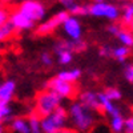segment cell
I'll return each instance as SVG.
<instances>
[{"label":"cell","mask_w":133,"mask_h":133,"mask_svg":"<svg viewBox=\"0 0 133 133\" xmlns=\"http://www.w3.org/2000/svg\"><path fill=\"white\" fill-rule=\"evenodd\" d=\"M68 109V121L75 132H89L96 124V112L83 105L79 100L72 101Z\"/></svg>","instance_id":"1"},{"label":"cell","mask_w":133,"mask_h":133,"mask_svg":"<svg viewBox=\"0 0 133 133\" xmlns=\"http://www.w3.org/2000/svg\"><path fill=\"white\" fill-rule=\"evenodd\" d=\"M68 124V109L59 105L52 113L41 117V132L44 133H64L75 132L73 129L66 128Z\"/></svg>","instance_id":"2"},{"label":"cell","mask_w":133,"mask_h":133,"mask_svg":"<svg viewBox=\"0 0 133 133\" xmlns=\"http://www.w3.org/2000/svg\"><path fill=\"white\" fill-rule=\"evenodd\" d=\"M61 103H63V98L57 93L45 88V89H43L41 92L37 93L36 100H35V109L33 110L40 117H44L52 113L59 105H61Z\"/></svg>","instance_id":"3"},{"label":"cell","mask_w":133,"mask_h":133,"mask_svg":"<svg viewBox=\"0 0 133 133\" xmlns=\"http://www.w3.org/2000/svg\"><path fill=\"white\" fill-rule=\"evenodd\" d=\"M88 7V15L93 17H101L107 19L109 21H117L120 19V7L116 5L109 0H103V2H92L87 4Z\"/></svg>","instance_id":"4"},{"label":"cell","mask_w":133,"mask_h":133,"mask_svg":"<svg viewBox=\"0 0 133 133\" xmlns=\"http://www.w3.org/2000/svg\"><path fill=\"white\" fill-rule=\"evenodd\" d=\"M68 16H69L68 11L63 9V11L56 12L55 15H52L51 17L45 19L44 21L41 20L40 23L33 28V29H35V35L36 36H49V35H52V33L56 31L57 28L61 27L63 21Z\"/></svg>","instance_id":"5"},{"label":"cell","mask_w":133,"mask_h":133,"mask_svg":"<svg viewBox=\"0 0 133 133\" xmlns=\"http://www.w3.org/2000/svg\"><path fill=\"white\" fill-rule=\"evenodd\" d=\"M17 9L25 16H28L31 20H33L36 24L44 20L47 16V7L40 0H23L17 5Z\"/></svg>","instance_id":"6"},{"label":"cell","mask_w":133,"mask_h":133,"mask_svg":"<svg viewBox=\"0 0 133 133\" xmlns=\"http://www.w3.org/2000/svg\"><path fill=\"white\" fill-rule=\"evenodd\" d=\"M45 88L53 91L55 93H57L63 100H72L77 95V89H76L75 83L65 81V80L60 79L59 76H55L52 79H49L45 83Z\"/></svg>","instance_id":"7"},{"label":"cell","mask_w":133,"mask_h":133,"mask_svg":"<svg viewBox=\"0 0 133 133\" xmlns=\"http://www.w3.org/2000/svg\"><path fill=\"white\" fill-rule=\"evenodd\" d=\"M60 28H61L63 33L66 36V39H71V40L83 39V25L77 16L69 15L63 21Z\"/></svg>","instance_id":"8"},{"label":"cell","mask_w":133,"mask_h":133,"mask_svg":"<svg viewBox=\"0 0 133 133\" xmlns=\"http://www.w3.org/2000/svg\"><path fill=\"white\" fill-rule=\"evenodd\" d=\"M8 21L12 27L15 28V32H25V31H31L36 27V23L33 20H31L28 16H25L23 12L16 8L14 9L12 12H9V17H8Z\"/></svg>","instance_id":"9"},{"label":"cell","mask_w":133,"mask_h":133,"mask_svg":"<svg viewBox=\"0 0 133 133\" xmlns=\"http://www.w3.org/2000/svg\"><path fill=\"white\" fill-rule=\"evenodd\" d=\"M98 96V103H100V112H103L108 117H113V116H120L123 115L121 109L116 105V101L109 100L104 92H97Z\"/></svg>","instance_id":"10"},{"label":"cell","mask_w":133,"mask_h":133,"mask_svg":"<svg viewBox=\"0 0 133 133\" xmlns=\"http://www.w3.org/2000/svg\"><path fill=\"white\" fill-rule=\"evenodd\" d=\"M77 100L85 107H88L89 109L95 110V112H100V103H98V96H97V92L95 91H83L79 93L77 96Z\"/></svg>","instance_id":"11"},{"label":"cell","mask_w":133,"mask_h":133,"mask_svg":"<svg viewBox=\"0 0 133 133\" xmlns=\"http://www.w3.org/2000/svg\"><path fill=\"white\" fill-rule=\"evenodd\" d=\"M16 93V83L14 80H4L0 83V101L11 103Z\"/></svg>","instance_id":"12"},{"label":"cell","mask_w":133,"mask_h":133,"mask_svg":"<svg viewBox=\"0 0 133 133\" xmlns=\"http://www.w3.org/2000/svg\"><path fill=\"white\" fill-rule=\"evenodd\" d=\"M53 53H55V56L57 59V63L60 65H69L73 61L75 53L71 52L69 49H65V48L60 47L57 43L53 44Z\"/></svg>","instance_id":"13"},{"label":"cell","mask_w":133,"mask_h":133,"mask_svg":"<svg viewBox=\"0 0 133 133\" xmlns=\"http://www.w3.org/2000/svg\"><path fill=\"white\" fill-rule=\"evenodd\" d=\"M8 130L15 133H31L28 121L24 117H14L8 121Z\"/></svg>","instance_id":"14"},{"label":"cell","mask_w":133,"mask_h":133,"mask_svg":"<svg viewBox=\"0 0 133 133\" xmlns=\"http://www.w3.org/2000/svg\"><path fill=\"white\" fill-rule=\"evenodd\" d=\"M121 24L124 27H129L133 21V4L130 2H124L120 7V19Z\"/></svg>","instance_id":"15"},{"label":"cell","mask_w":133,"mask_h":133,"mask_svg":"<svg viewBox=\"0 0 133 133\" xmlns=\"http://www.w3.org/2000/svg\"><path fill=\"white\" fill-rule=\"evenodd\" d=\"M56 76H59L60 79L65 80V81H69V83H77L81 76H83V72L80 68H69V69H64V71H60Z\"/></svg>","instance_id":"16"},{"label":"cell","mask_w":133,"mask_h":133,"mask_svg":"<svg viewBox=\"0 0 133 133\" xmlns=\"http://www.w3.org/2000/svg\"><path fill=\"white\" fill-rule=\"evenodd\" d=\"M129 55H130V48L123 45V44L112 48V57L116 59L118 63H125V60L129 57Z\"/></svg>","instance_id":"17"},{"label":"cell","mask_w":133,"mask_h":133,"mask_svg":"<svg viewBox=\"0 0 133 133\" xmlns=\"http://www.w3.org/2000/svg\"><path fill=\"white\" fill-rule=\"evenodd\" d=\"M116 37H117V40H118L120 44L127 45L129 48H133V32L128 27L127 28H121L120 32L116 35Z\"/></svg>","instance_id":"18"},{"label":"cell","mask_w":133,"mask_h":133,"mask_svg":"<svg viewBox=\"0 0 133 133\" xmlns=\"http://www.w3.org/2000/svg\"><path fill=\"white\" fill-rule=\"evenodd\" d=\"M28 125L31 129V133H41V117L33 110L27 117Z\"/></svg>","instance_id":"19"},{"label":"cell","mask_w":133,"mask_h":133,"mask_svg":"<svg viewBox=\"0 0 133 133\" xmlns=\"http://www.w3.org/2000/svg\"><path fill=\"white\" fill-rule=\"evenodd\" d=\"M124 125H125V118L123 115L120 116H113L109 120V129L113 133H121L124 132Z\"/></svg>","instance_id":"20"},{"label":"cell","mask_w":133,"mask_h":133,"mask_svg":"<svg viewBox=\"0 0 133 133\" xmlns=\"http://www.w3.org/2000/svg\"><path fill=\"white\" fill-rule=\"evenodd\" d=\"M14 35H15V28L12 27V24L9 21H7V23H4L0 27V43H4V41L9 40Z\"/></svg>","instance_id":"21"},{"label":"cell","mask_w":133,"mask_h":133,"mask_svg":"<svg viewBox=\"0 0 133 133\" xmlns=\"http://www.w3.org/2000/svg\"><path fill=\"white\" fill-rule=\"evenodd\" d=\"M11 103L0 101V123H8L11 120L12 115V107L9 105Z\"/></svg>","instance_id":"22"},{"label":"cell","mask_w":133,"mask_h":133,"mask_svg":"<svg viewBox=\"0 0 133 133\" xmlns=\"http://www.w3.org/2000/svg\"><path fill=\"white\" fill-rule=\"evenodd\" d=\"M68 14H69V15H73V16H77V17L85 16V15H88V7H87V4L76 3V4L68 11Z\"/></svg>","instance_id":"23"},{"label":"cell","mask_w":133,"mask_h":133,"mask_svg":"<svg viewBox=\"0 0 133 133\" xmlns=\"http://www.w3.org/2000/svg\"><path fill=\"white\" fill-rule=\"evenodd\" d=\"M104 93H105V96L109 100H112V101H120L121 97H123L121 91L118 89V88H116V87H108L107 89L104 91Z\"/></svg>","instance_id":"24"},{"label":"cell","mask_w":133,"mask_h":133,"mask_svg":"<svg viewBox=\"0 0 133 133\" xmlns=\"http://www.w3.org/2000/svg\"><path fill=\"white\" fill-rule=\"evenodd\" d=\"M40 61L44 66H51L53 65V55L51 52H47V51H44L41 52L40 55Z\"/></svg>","instance_id":"25"},{"label":"cell","mask_w":133,"mask_h":133,"mask_svg":"<svg viewBox=\"0 0 133 133\" xmlns=\"http://www.w3.org/2000/svg\"><path fill=\"white\" fill-rule=\"evenodd\" d=\"M120 29H121V25L117 23V21H110V24L107 27V32L109 33V35L115 36V37H116L117 33L120 32Z\"/></svg>","instance_id":"26"},{"label":"cell","mask_w":133,"mask_h":133,"mask_svg":"<svg viewBox=\"0 0 133 133\" xmlns=\"http://www.w3.org/2000/svg\"><path fill=\"white\" fill-rule=\"evenodd\" d=\"M112 45H107V44H104V45H101L98 48V55L101 57H112Z\"/></svg>","instance_id":"27"},{"label":"cell","mask_w":133,"mask_h":133,"mask_svg":"<svg viewBox=\"0 0 133 133\" xmlns=\"http://www.w3.org/2000/svg\"><path fill=\"white\" fill-rule=\"evenodd\" d=\"M124 77L125 80L133 85V64H128L124 68Z\"/></svg>","instance_id":"28"},{"label":"cell","mask_w":133,"mask_h":133,"mask_svg":"<svg viewBox=\"0 0 133 133\" xmlns=\"http://www.w3.org/2000/svg\"><path fill=\"white\" fill-rule=\"evenodd\" d=\"M8 17H9V11H8V8L0 4V27H2L4 23H7Z\"/></svg>","instance_id":"29"},{"label":"cell","mask_w":133,"mask_h":133,"mask_svg":"<svg viewBox=\"0 0 133 133\" xmlns=\"http://www.w3.org/2000/svg\"><path fill=\"white\" fill-rule=\"evenodd\" d=\"M59 3H60V5H61L65 11H69V9L77 3V0H59Z\"/></svg>","instance_id":"30"},{"label":"cell","mask_w":133,"mask_h":133,"mask_svg":"<svg viewBox=\"0 0 133 133\" xmlns=\"http://www.w3.org/2000/svg\"><path fill=\"white\" fill-rule=\"evenodd\" d=\"M124 132H127V133H133V116H130V117L125 118Z\"/></svg>","instance_id":"31"},{"label":"cell","mask_w":133,"mask_h":133,"mask_svg":"<svg viewBox=\"0 0 133 133\" xmlns=\"http://www.w3.org/2000/svg\"><path fill=\"white\" fill-rule=\"evenodd\" d=\"M7 130V128H5V123H0V133H4Z\"/></svg>","instance_id":"32"},{"label":"cell","mask_w":133,"mask_h":133,"mask_svg":"<svg viewBox=\"0 0 133 133\" xmlns=\"http://www.w3.org/2000/svg\"><path fill=\"white\" fill-rule=\"evenodd\" d=\"M110 2H117V3H124V2H130V0H110Z\"/></svg>","instance_id":"33"},{"label":"cell","mask_w":133,"mask_h":133,"mask_svg":"<svg viewBox=\"0 0 133 133\" xmlns=\"http://www.w3.org/2000/svg\"><path fill=\"white\" fill-rule=\"evenodd\" d=\"M92 2H103V0H92Z\"/></svg>","instance_id":"34"},{"label":"cell","mask_w":133,"mask_h":133,"mask_svg":"<svg viewBox=\"0 0 133 133\" xmlns=\"http://www.w3.org/2000/svg\"><path fill=\"white\" fill-rule=\"evenodd\" d=\"M128 28H129V29H132V32H133V27H128Z\"/></svg>","instance_id":"35"},{"label":"cell","mask_w":133,"mask_h":133,"mask_svg":"<svg viewBox=\"0 0 133 133\" xmlns=\"http://www.w3.org/2000/svg\"><path fill=\"white\" fill-rule=\"evenodd\" d=\"M129 27H133V21H132V24H130V25H129Z\"/></svg>","instance_id":"36"},{"label":"cell","mask_w":133,"mask_h":133,"mask_svg":"<svg viewBox=\"0 0 133 133\" xmlns=\"http://www.w3.org/2000/svg\"><path fill=\"white\" fill-rule=\"evenodd\" d=\"M132 4H133V0H132Z\"/></svg>","instance_id":"37"}]
</instances>
